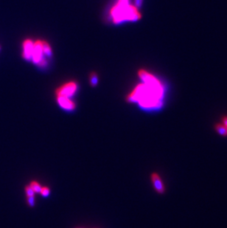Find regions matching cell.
Listing matches in <instances>:
<instances>
[{
    "label": "cell",
    "mask_w": 227,
    "mask_h": 228,
    "mask_svg": "<svg viewBox=\"0 0 227 228\" xmlns=\"http://www.w3.org/2000/svg\"><path fill=\"white\" fill-rule=\"evenodd\" d=\"M163 94V88H154L140 83L128 94L127 100L129 102H138L142 108H157L161 104Z\"/></svg>",
    "instance_id": "cell-1"
},
{
    "label": "cell",
    "mask_w": 227,
    "mask_h": 228,
    "mask_svg": "<svg viewBox=\"0 0 227 228\" xmlns=\"http://www.w3.org/2000/svg\"><path fill=\"white\" fill-rule=\"evenodd\" d=\"M114 23L119 24L125 21L135 22L141 19V14L136 5L129 4V0H118L110 11Z\"/></svg>",
    "instance_id": "cell-2"
},
{
    "label": "cell",
    "mask_w": 227,
    "mask_h": 228,
    "mask_svg": "<svg viewBox=\"0 0 227 228\" xmlns=\"http://www.w3.org/2000/svg\"><path fill=\"white\" fill-rule=\"evenodd\" d=\"M78 89V85L74 81H70L67 83H64L62 86H59L55 91L57 96H62V97L70 98L75 93Z\"/></svg>",
    "instance_id": "cell-3"
},
{
    "label": "cell",
    "mask_w": 227,
    "mask_h": 228,
    "mask_svg": "<svg viewBox=\"0 0 227 228\" xmlns=\"http://www.w3.org/2000/svg\"><path fill=\"white\" fill-rule=\"evenodd\" d=\"M138 75H139L140 79L145 84L155 88H163L162 83L154 75L145 71V70H140L138 73Z\"/></svg>",
    "instance_id": "cell-4"
},
{
    "label": "cell",
    "mask_w": 227,
    "mask_h": 228,
    "mask_svg": "<svg viewBox=\"0 0 227 228\" xmlns=\"http://www.w3.org/2000/svg\"><path fill=\"white\" fill-rule=\"evenodd\" d=\"M43 49H42V41L37 40L33 43V53H32L31 59L35 64H38L43 59Z\"/></svg>",
    "instance_id": "cell-5"
},
{
    "label": "cell",
    "mask_w": 227,
    "mask_h": 228,
    "mask_svg": "<svg viewBox=\"0 0 227 228\" xmlns=\"http://www.w3.org/2000/svg\"><path fill=\"white\" fill-rule=\"evenodd\" d=\"M57 101L61 108L65 110L73 111L76 107L75 103L72 100H70V98L57 96Z\"/></svg>",
    "instance_id": "cell-6"
},
{
    "label": "cell",
    "mask_w": 227,
    "mask_h": 228,
    "mask_svg": "<svg viewBox=\"0 0 227 228\" xmlns=\"http://www.w3.org/2000/svg\"><path fill=\"white\" fill-rule=\"evenodd\" d=\"M151 181L154 184V188L159 194H163L165 192V186L158 173H153L151 174Z\"/></svg>",
    "instance_id": "cell-7"
},
{
    "label": "cell",
    "mask_w": 227,
    "mask_h": 228,
    "mask_svg": "<svg viewBox=\"0 0 227 228\" xmlns=\"http://www.w3.org/2000/svg\"><path fill=\"white\" fill-rule=\"evenodd\" d=\"M33 49V42L30 39H27L23 43V57L27 60H30L32 58Z\"/></svg>",
    "instance_id": "cell-8"
},
{
    "label": "cell",
    "mask_w": 227,
    "mask_h": 228,
    "mask_svg": "<svg viewBox=\"0 0 227 228\" xmlns=\"http://www.w3.org/2000/svg\"><path fill=\"white\" fill-rule=\"evenodd\" d=\"M215 129H216L217 132L219 134L222 136H226L227 135V130L226 126L223 124H218L215 125Z\"/></svg>",
    "instance_id": "cell-9"
},
{
    "label": "cell",
    "mask_w": 227,
    "mask_h": 228,
    "mask_svg": "<svg viewBox=\"0 0 227 228\" xmlns=\"http://www.w3.org/2000/svg\"><path fill=\"white\" fill-rule=\"evenodd\" d=\"M42 49L44 54H46V56H50L52 53V49L48 42L45 41H42Z\"/></svg>",
    "instance_id": "cell-10"
},
{
    "label": "cell",
    "mask_w": 227,
    "mask_h": 228,
    "mask_svg": "<svg viewBox=\"0 0 227 228\" xmlns=\"http://www.w3.org/2000/svg\"><path fill=\"white\" fill-rule=\"evenodd\" d=\"M29 185L31 187V188L33 189V191H34L35 193H40L41 188H42L41 184L37 182V181H32Z\"/></svg>",
    "instance_id": "cell-11"
},
{
    "label": "cell",
    "mask_w": 227,
    "mask_h": 228,
    "mask_svg": "<svg viewBox=\"0 0 227 228\" xmlns=\"http://www.w3.org/2000/svg\"><path fill=\"white\" fill-rule=\"evenodd\" d=\"M97 74L93 73L90 75V82H91V85L92 86H95L97 83Z\"/></svg>",
    "instance_id": "cell-12"
},
{
    "label": "cell",
    "mask_w": 227,
    "mask_h": 228,
    "mask_svg": "<svg viewBox=\"0 0 227 228\" xmlns=\"http://www.w3.org/2000/svg\"><path fill=\"white\" fill-rule=\"evenodd\" d=\"M49 193H50V190L48 187H42L41 189V191H40L41 195L44 197L48 196L49 195Z\"/></svg>",
    "instance_id": "cell-13"
},
{
    "label": "cell",
    "mask_w": 227,
    "mask_h": 228,
    "mask_svg": "<svg viewBox=\"0 0 227 228\" xmlns=\"http://www.w3.org/2000/svg\"><path fill=\"white\" fill-rule=\"evenodd\" d=\"M25 192H26L27 196H33L35 194V192L33 191V190L30 185H27L25 187Z\"/></svg>",
    "instance_id": "cell-14"
},
{
    "label": "cell",
    "mask_w": 227,
    "mask_h": 228,
    "mask_svg": "<svg viewBox=\"0 0 227 228\" xmlns=\"http://www.w3.org/2000/svg\"><path fill=\"white\" fill-rule=\"evenodd\" d=\"M27 203L28 205L30 207H33L35 205V198L33 196H27Z\"/></svg>",
    "instance_id": "cell-15"
},
{
    "label": "cell",
    "mask_w": 227,
    "mask_h": 228,
    "mask_svg": "<svg viewBox=\"0 0 227 228\" xmlns=\"http://www.w3.org/2000/svg\"><path fill=\"white\" fill-rule=\"evenodd\" d=\"M222 122H223V125H224L225 126H227V117H224L222 119Z\"/></svg>",
    "instance_id": "cell-16"
},
{
    "label": "cell",
    "mask_w": 227,
    "mask_h": 228,
    "mask_svg": "<svg viewBox=\"0 0 227 228\" xmlns=\"http://www.w3.org/2000/svg\"><path fill=\"white\" fill-rule=\"evenodd\" d=\"M226 130H227V126H226Z\"/></svg>",
    "instance_id": "cell-17"
}]
</instances>
